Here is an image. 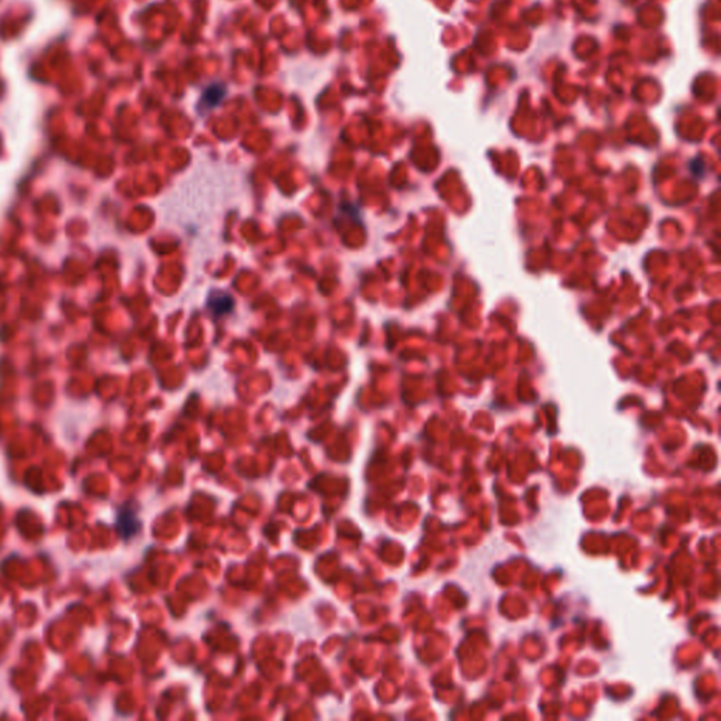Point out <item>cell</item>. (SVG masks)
Wrapping results in <instances>:
<instances>
[{
  "label": "cell",
  "instance_id": "6da1fadb",
  "mask_svg": "<svg viewBox=\"0 0 721 721\" xmlns=\"http://www.w3.org/2000/svg\"><path fill=\"white\" fill-rule=\"evenodd\" d=\"M226 94H227V88L223 84H213L204 91L203 96L200 99V104L206 106L207 109H212V107L217 106L224 99Z\"/></svg>",
  "mask_w": 721,
  "mask_h": 721
},
{
  "label": "cell",
  "instance_id": "7a4b0ae2",
  "mask_svg": "<svg viewBox=\"0 0 721 721\" xmlns=\"http://www.w3.org/2000/svg\"><path fill=\"white\" fill-rule=\"evenodd\" d=\"M117 529L120 531V534H121L123 538L131 537L137 531V529H139V523L136 520V516L133 513H130V512H124V514H121L119 517Z\"/></svg>",
  "mask_w": 721,
  "mask_h": 721
}]
</instances>
